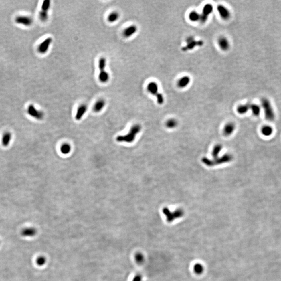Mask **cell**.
I'll return each mask as SVG.
<instances>
[{"label":"cell","mask_w":281,"mask_h":281,"mask_svg":"<svg viewBox=\"0 0 281 281\" xmlns=\"http://www.w3.org/2000/svg\"><path fill=\"white\" fill-rule=\"evenodd\" d=\"M141 130V126L140 124H135L131 128L130 130L126 134L119 135L116 138L118 142H126L131 143L133 142L135 139L136 135L139 133Z\"/></svg>","instance_id":"6da1fadb"},{"label":"cell","mask_w":281,"mask_h":281,"mask_svg":"<svg viewBox=\"0 0 281 281\" xmlns=\"http://www.w3.org/2000/svg\"><path fill=\"white\" fill-rule=\"evenodd\" d=\"M233 156L229 154H226L223 155L220 157L215 158L213 160L210 159L207 157H203L201 161L205 165L208 167H212L215 165H219L220 164H224L229 163L232 161Z\"/></svg>","instance_id":"7a4b0ae2"},{"label":"cell","mask_w":281,"mask_h":281,"mask_svg":"<svg viewBox=\"0 0 281 281\" xmlns=\"http://www.w3.org/2000/svg\"><path fill=\"white\" fill-rule=\"evenodd\" d=\"M261 105L264 109L266 118L268 120L273 121L274 120L275 115L269 100L267 98H262L261 100Z\"/></svg>","instance_id":"3957f363"},{"label":"cell","mask_w":281,"mask_h":281,"mask_svg":"<svg viewBox=\"0 0 281 281\" xmlns=\"http://www.w3.org/2000/svg\"><path fill=\"white\" fill-rule=\"evenodd\" d=\"M27 112L32 117L37 120H42L44 117V113L42 111L37 110L35 106L31 104L27 108Z\"/></svg>","instance_id":"277c9868"},{"label":"cell","mask_w":281,"mask_h":281,"mask_svg":"<svg viewBox=\"0 0 281 281\" xmlns=\"http://www.w3.org/2000/svg\"><path fill=\"white\" fill-rule=\"evenodd\" d=\"M163 212L169 221H172L174 219L181 217L184 214L183 211L181 209L177 210L175 211L171 212L168 208H165L163 209Z\"/></svg>","instance_id":"5b68a950"},{"label":"cell","mask_w":281,"mask_h":281,"mask_svg":"<svg viewBox=\"0 0 281 281\" xmlns=\"http://www.w3.org/2000/svg\"><path fill=\"white\" fill-rule=\"evenodd\" d=\"M15 23L19 25H22L26 27L31 26L33 20L31 18L27 16H18L15 19Z\"/></svg>","instance_id":"8992f818"},{"label":"cell","mask_w":281,"mask_h":281,"mask_svg":"<svg viewBox=\"0 0 281 281\" xmlns=\"http://www.w3.org/2000/svg\"><path fill=\"white\" fill-rule=\"evenodd\" d=\"M52 42V37H49L43 41L38 47V51L41 54H45L48 52Z\"/></svg>","instance_id":"52a82bcc"},{"label":"cell","mask_w":281,"mask_h":281,"mask_svg":"<svg viewBox=\"0 0 281 281\" xmlns=\"http://www.w3.org/2000/svg\"><path fill=\"white\" fill-rule=\"evenodd\" d=\"M217 10L220 16L222 19L224 20L229 19L231 16V13L229 10L226 7L222 5H219L217 7Z\"/></svg>","instance_id":"ba28073f"},{"label":"cell","mask_w":281,"mask_h":281,"mask_svg":"<svg viewBox=\"0 0 281 281\" xmlns=\"http://www.w3.org/2000/svg\"><path fill=\"white\" fill-rule=\"evenodd\" d=\"M218 44L220 49L224 51H227L229 48V43L227 38L221 37L218 40Z\"/></svg>","instance_id":"9c48e42d"},{"label":"cell","mask_w":281,"mask_h":281,"mask_svg":"<svg viewBox=\"0 0 281 281\" xmlns=\"http://www.w3.org/2000/svg\"><path fill=\"white\" fill-rule=\"evenodd\" d=\"M138 31L137 27L135 25L129 26L126 29H124L123 32V36L126 37H129L134 35Z\"/></svg>","instance_id":"30bf717a"},{"label":"cell","mask_w":281,"mask_h":281,"mask_svg":"<svg viewBox=\"0 0 281 281\" xmlns=\"http://www.w3.org/2000/svg\"><path fill=\"white\" fill-rule=\"evenodd\" d=\"M88 109V107L86 105H81L78 108L77 113L75 116V119L77 120H80L83 116L86 114Z\"/></svg>","instance_id":"8fae6325"},{"label":"cell","mask_w":281,"mask_h":281,"mask_svg":"<svg viewBox=\"0 0 281 281\" xmlns=\"http://www.w3.org/2000/svg\"><path fill=\"white\" fill-rule=\"evenodd\" d=\"M147 91L153 95L156 96L158 94V86L157 83L154 81L150 82L147 86Z\"/></svg>","instance_id":"7c38bea8"},{"label":"cell","mask_w":281,"mask_h":281,"mask_svg":"<svg viewBox=\"0 0 281 281\" xmlns=\"http://www.w3.org/2000/svg\"><path fill=\"white\" fill-rule=\"evenodd\" d=\"M235 124L232 122L227 123L223 128V134L225 136H228L232 134L235 130Z\"/></svg>","instance_id":"4fadbf2b"},{"label":"cell","mask_w":281,"mask_h":281,"mask_svg":"<svg viewBox=\"0 0 281 281\" xmlns=\"http://www.w3.org/2000/svg\"><path fill=\"white\" fill-rule=\"evenodd\" d=\"M191 81V79L188 76H184L180 78L178 82V86L180 88H184L187 86Z\"/></svg>","instance_id":"5bb4252c"},{"label":"cell","mask_w":281,"mask_h":281,"mask_svg":"<svg viewBox=\"0 0 281 281\" xmlns=\"http://www.w3.org/2000/svg\"><path fill=\"white\" fill-rule=\"evenodd\" d=\"M105 104H106V102L104 100L101 99L98 100L93 106L94 112H98L102 111L104 107L105 106Z\"/></svg>","instance_id":"9a60e30c"},{"label":"cell","mask_w":281,"mask_h":281,"mask_svg":"<svg viewBox=\"0 0 281 281\" xmlns=\"http://www.w3.org/2000/svg\"><path fill=\"white\" fill-rule=\"evenodd\" d=\"M213 11V7L212 5L211 4H207L203 7L201 14L208 17V16L212 13Z\"/></svg>","instance_id":"2e32d148"},{"label":"cell","mask_w":281,"mask_h":281,"mask_svg":"<svg viewBox=\"0 0 281 281\" xmlns=\"http://www.w3.org/2000/svg\"><path fill=\"white\" fill-rule=\"evenodd\" d=\"M12 138V135L9 132H6L3 135L2 143L4 147H7L9 145Z\"/></svg>","instance_id":"e0dca14e"},{"label":"cell","mask_w":281,"mask_h":281,"mask_svg":"<svg viewBox=\"0 0 281 281\" xmlns=\"http://www.w3.org/2000/svg\"><path fill=\"white\" fill-rule=\"evenodd\" d=\"M106 66V58H103V57L100 58L99 59L98 63V68H99V70H100V72L99 73L104 72H106V70H105Z\"/></svg>","instance_id":"ac0fdd59"},{"label":"cell","mask_w":281,"mask_h":281,"mask_svg":"<svg viewBox=\"0 0 281 281\" xmlns=\"http://www.w3.org/2000/svg\"><path fill=\"white\" fill-rule=\"evenodd\" d=\"M203 42L202 41H198V42H196V41H195L194 40L191 41L190 42H189L187 43V45L186 47H184L183 50H184V51H185V50H189V49H192L195 47V46L197 45H203Z\"/></svg>","instance_id":"d6986e66"},{"label":"cell","mask_w":281,"mask_h":281,"mask_svg":"<svg viewBox=\"0 0 281 281\" xmlns=\"http://www.w3.org/2000/svg\"><path fill=\"white\" fill-rule=\"evenodd\" d=\"M273 130L271 126H263L261 129V133L266 136H269L272 134Z\"/></svg>","instance_id":"ffe728a7"},{"label":"cell","mask_w":281,"mask_h":281,"mask_svg":"<svg viewBox=\"0 0 281 281\" xmlns=\"http://www.w3.org/2000/svg\"><path fill=\"white\" fill-rule=\"evenodd\" d=\"M21 234L23 236H33L36 234V230L33 228H26L23 230Z\"/></svg>","instance_id":"44dd1931"},{"label":"cell","mask_w":281,"mask_h":281,"mask_svg":"<svg viewBox=\"0 0 281 281\" xmlns=\"http://www.w3.org/2000/svg\"><path fill=\"white\" fill-rule=\"evenodd\" d=\"M249 109H250V104H246L238 106L237 108V111L238 114L243 115L246 114Z\"/></svg>","instance_id":"7402d4cb"},{"label":"cell","mask_w":281,"mask_h":281,"mask_svg":"<svg viewBox=\"0 0 281 281\" xmlns=\"http://www.w3.org/2000/svg\"><path fill=\"white\" fill-rule=\"evenodd\" d=\"M222 149V146L220 144H217L213 147L212 152V156L214 159L218 158L219 154Z\"/></svg>","instance_id":"603a6c76"},{"label":"cell","mask_w":281,"mask_h":281,"mask_svg":"<svg viewBox=\"0 0 281 281\" xmlns=\"http://www.w3.org/2000/svg\"><path fill=\"white\" fill-rule=\"evenodd\" d=\"M72 147L68 143H64L60 147V152L65 155L69 154V153L71 152Z\"/></svg>","instance_id":"cb8c5ba5"},{"label":"cell","mask_w":281,"mask_h":281,"mask_svg":"<svg viewBox=\"0 0 281 281\" xmlns=\"http://www.w3.org/2000/svg\"><path fill=\"white\" fill-rule=\"evenodd\" d=\"M200 15L201 14H198V13L196 11H192L189 13V20L193 22H196L199 21L200 19Z\"/></svg>","instance_id":"d4e9b609"},{"label":"cell","mask_w":281,"mask_h":281,"mask_svg":"<svg viewBox=\"0 0 281 281\" xmlns=\"http://www.w3.org/2000/svg\"><path fill=\"white\" fill-rule=\"evenodd\" d=\"M250 109L252 110V114L254 116H258L260 115V106H258L256 104H250Z\"/></svg>","instance_id":"484cf974"},{"label":"cell","mask_w":281,"mask_h":281,"mask_svg":"<svg viewBox=\"0 0 281 281\" xmlns=\"http://www.w3.org/2000/svg\"><path fill=\"white\" fill-rule=\"evenodd\" d=\"M119 18V14L118 12H114L110 13L108 16V21L109 23H115Z\"/></svg>","instance_id":"4316f807"},{"label":"cell","mask_w":281,"mask_h":281,"mask_svg":"<svg viewBox=\"0 0 281 281\" xmlns=\"http://www.w3.org/2000/svg\"><path fill=\"white\" fill-rule=\"evenodd\" d=\"M178 125L177 121L174 119H170L168 120L166 123V126L169 129L175 128Z\"/></svg>","instance_id":"83f0119b"},{"label":"cell","mask_w":281,"mask_h":281,"mask_svg":"<svg viewBox=\"0 0 281 281\" xmlns=\"http://www.w3.org/2000/svg\"><path fill=\"white\" fill-rule=\"evenodd\" d=\"M50 6H51V1L50 0L44 1L41 6V11L48 12Z\"/></svg>","instance_id":"f1b7e54d"},{"label":"cell","mask_w":281,"mask_h":281,"mask_svg":"<svg viewBox=\"0 0 281 281\" xmlns=\"http://www.w3.org/2000/svg\"><path fill=\"white\" fill-rule=\"evenodd\" d=\"M39 17L40 20L43 22H45L48 19V12L41 11L39 14Z\"/></svg>","instance_id":"f546056e"},{"label":"cell","mask_w":281,"mask_h":281,"mask_svg":"<svg viewBox=\"0 0 281 281\" xmlns=\"http://www.w3.org/2000/svg\"><path fill=\"white\" fill-rule=\"evenodd\" d=\"M135 260L138 264H142L144 261V257L143 255L141 253H138L136 254L135 257Z\"/></svg>","instance_id":"4dcf8cb0"},{"label":"cell","mask_w":281,"mask_h":281,"mask_svg":"<svg viewBox=\"0 0 281 281\" xmlns=\"http://www.w3.org/2000/svg\"><path fill=\"white\" fill-rule=\"evenodd\" d=\"M46 262V259L43 256H40L38 257L37 259V264L39 266H43Z\"/></svg>","instance_id":"1f68e13d"},{"label":"cell","mask_w":281,"mask_h":281,"mask_svg":"<svg viewBox=\"0 0 281 281\" xmlns=\"http://www.w3.org/2000/svg\"><path fill=\"white\" fill-rule=\"evenodd\" d=\"M156 97L157 98V103L159 104V105H162L164 103V98L163 94H161L160 93H158V94L156 96Z\"/></svg>","instance_id":"d6a6232c"},{"label":"cell","mask_w":281,"mask_h":281,"mask_svg":"<svg viewBox=\"0 0 281 281\" xmlns=\"http://www.w3.org/2000/svg\"><path fill=\"white\" fill-rule=\"evenodd\" d=\"M132 281H142V276L140 275H136L134 278H133Z\"/></svg>","instance_id":"836d02e7"}]
</instances>
